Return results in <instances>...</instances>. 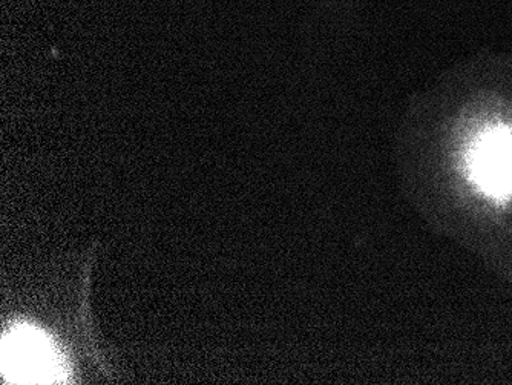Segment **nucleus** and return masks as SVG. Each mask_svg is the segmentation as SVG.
Returning <instances> with one entry per match:
<instances>
[{
    "label": "nucleus",
    "mask_w": 512,
    "mask_h": 385,
    "mask_svg": "<svg viewBox=\"0 0 512 385\" xmlns=\"http://www.w3.org/2000/svg\"><path fill=\"white\" fill-rule=\"evenodd\" d=\"M2 370L11 384H62L66 379L59 353L33 327H19L5 335Z\"/></svg>",
    "instance_id": "f257e3e1"
},
{
    "label": "nucleus",
    "mask_w": 512,
    "mask_h": 385,
    "mask_svg": "<svg viewBox=\"0 0 512 385\" xmlns=\"http://www.w3.org/2000/svg\"><path fill=\"white\" fill-rule=\"evenodd\" d=\"M471 169L477 183L491 194L512 192V131L486 134L474 146Z\"/></svg>",
    "instance_id": "f03ea898"
}]
</instances>
